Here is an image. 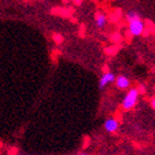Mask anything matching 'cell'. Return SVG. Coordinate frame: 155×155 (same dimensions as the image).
<instances>
[{
	"label": "cell",
	"mask_w": 155,
	"mask_h": 155,
	"mask_svg": "<svg viewBox=\"0 0 155 155\" xmlns=\"http://www.w3.org/2000/svg\"><path fill=\"white\" fill-rule=\"evenodd\" d=\"M139 99V89L137 88H131L125 94L124 98L121 102V107L123 110H131L135 107V104Z\"/></svg>",
	"instance_id": "cell-1"
},
{
	"label": "cell",
	"mask_w": 155,
	"mask_h": 155,
	"mask_svg": "<svg viewBox=\"0 0 155 155\" xmlns=\"http://www.w3.org/2000/svg\"><path fill=\"white\" fill-rule=\"evenodd\" d=\"M144 30H145V24H144V22L142 21V19L129 22V33H130L132 36L142 35Z\"/></svg>",
	"instance_id": "cell-2"
},
{
	"label": "cell",
	"mask_w": 155,
	"mask_h": 155,
	"mask_svg": "<svg viewBox=\"0 0 155 155\" xmlns=\"http://www.w3.org/2000/svg\"><path fill=\"white\" fill-rule=\"evenodd\" d=\"M116 75L111 72H104L101 75V77L99 79V88L100 89H104V87H107L108 85L114 83L116 81Z\"/></svg>",
	"instance_id": "cell-3"
},
{
	"label": "cell",
	"mask_w": 155,
	"mask_h": 155,
	"mask_svg": "<svg viewBox=\"0 0 155 155\" xmlns=\"http://www.w3.org/2000/svg\"><path fill=\"white\" fill-rule=\"evenodd\" d=\"M114 84H116L117 88H119V89H121V90H125L130 87L131 81H130V79H129L127 76H124V75H119V76L116 77Z\"/></svg>",
	"instance_id": "cell-4"
},
{
	"label": "cell",
	"mask_w": 155,
	"mask_h": 155,
	"mask_svg": "<svg viewBox=\"0 0 155 155\" xmlns=\"http://www.w3.org/2000/svg\"><path fill=\"white\" fill-rule=\"evenodd\" d=\"M104 130L109 133H114L116 132L118 129H119V121L116 119V118H109L104 121Z\"/></svg>",
	"instance_id": "cell-5"
},
{
	"label": "cell",
	"mask_w": 155,
	"mask_h": 155,
	"mask_svg": "<svg viewBox=\"0 0 155 155\" xmlns=\"http://www.w3.org/2000/svg\"><path fill=\"white\" fill-rule=\"evenodd\" d=\"M95 23L98 29H104L107 24V15L104 12H96L95 13Z\"/></svg>",
	"instance_id": "cell-6"
},
{
	"label": "cell",
	"mask_w": 155,
	"mask_h": 155,
	"mask_svg": "<svg viewBox=\"0 0 155 155\" xmlns=\"http://www.w3.org/2000/svg\"><path fill=\"white\" fill-rule=\"evenodd\" d=\"M141 19V15L139 12H137L135 10H130L125 13V20L129 22H132V21H135V20H140Z\"/></svg>",
	"instance_id": "cell-7"
},
{
	"label": "cell",
	"mask_w": 155,
	"mask_h": 155,
	"mask_svg": "<svg viewBox=\"0 0 155 155\" xmlns=\"http://www.w3.org/2000/svg\"><path fill=\"white\" fill-rule=\"evenodd\" d=\"M52 39H53V41L55 42V43H57V44H61V43L63 42V40H64L63 39V36L61 35V34H58V33H54Z\"/></svg>",
	"instance_id": "cell-8"
},
{
	"label": "cell",
	"mask_w": 155,
	"mask_h": 155,
	"mask_svg": "<svg viewBox=\"0 0 155 155\" xmlns=\"http://www.w3.org/2000/svg\"><path fill=\"white\" fill-rule=\"evenodd\" d=\"M73 2L75 3V6H81L83 0H73Z\"/></svg>",
	"instance_id": "cell-9"
},
{
	"label": "cell",
	"mask_w": 155,
	"mask_h": 155,
	"mask_svg": "<svg viewBox=\"0 0 155 155\" xmlns=\"http://www.w3.org/2000/svg\"><path fill=\"white\" fill-rule=\"evenodd\" d=\"M151 107L155 110V97H153V98L151 99Z\"/></svg>",
	"instance_id": "cell-10"
},
{
	"label": "cell",
	"mask_w": 155,
	"mask_h": 155,
	"mask_svg": "<svg viewBox=\"0 0 155 155\" xmlns=\"http://www.w3.org/2000/svg\"><path fill=\"white\" fill-rule=\"evenodd\" d=\"M79 155H89V154H87V153H81V154H79Z\"/></svg>",
	"instance_id": "cell-11"
}]
</instances>
